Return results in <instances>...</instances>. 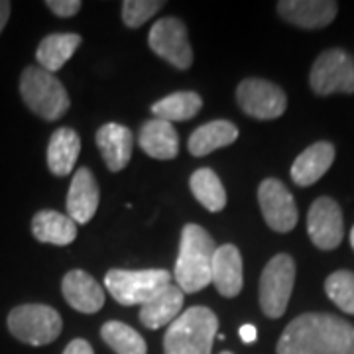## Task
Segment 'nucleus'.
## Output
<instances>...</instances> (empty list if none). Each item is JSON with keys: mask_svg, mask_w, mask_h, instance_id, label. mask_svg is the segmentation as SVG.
<instances>
[{"mask_svg": "<svg viewBox=\"0 0 354 354\" xmlns=\"http://www.w3.org/2000/svg\"><path fill=\"white\" fill-rule=\"evenodd\" d=\"M101 201L99 183L88 167H79L71 179V187L67 193V213L77 225H87L95 216Z\"/></svg>", "mask_w": 354, "mask_h": 354, "instance_id": "4468645a", "label": "nucleus"}, {"mask_svg": "<svg viewBox=\"0 0 354 354\" xmlns=\"http://www.w3.org/2000/svg\"><path fill=\"white\" fill-rule=\"evenodd\" d=\"M46 6L59 18H71L81 10L83 4L79 0H48Z\"/></svg>", "mask_w": 354, "mask_h": 354, "instance_id": "c756f323", "label": "nucleus"}, {"mask_svg": "<svg viewBox=\"0 0 354 354\" xmlns=\"http://www.w3.org/2000/svg\"><path fill=\"white\" fill-rule=\"evenodd\" d=\"M307 234L321 250H335L344 236V221L339 203L319 197L307 213Z\"/></svg>", "mask_w": 354, "mask_h": 354, "instance_id": "f8f14e48", "label": "nucleus"}, {"mask_svg": "<svg viewBox=\"0 0 354 354\" xmlns=\"http://www.w3.org/2000/svg\"><path fill=\"white\" fill-rule=\"evenodd\" d=\"M278 354H354V327L329 313H305L283 329Z\"/></svg>", "mask_w": 354, "mask_h": 354, "instance_id": "f257e3e1", "label": "nucleus"}, {"mask_svg": "<svg viewBox=\"0 0 354 354\" xmlns=\"http://www.w3.org/2000/svg\"><path fill=\"white\" fill-rule=\"evenodd\" d=\"M239 333H241L242 342H246V344L254 342L256 341V337H258V330H256V327H254V325H242Z\"/></svg>", "mask_w": 354, "mask_h": 354, "instance_id": "2f4dec72", "label": "nucleus"}, {"mask_svg": "<svg viewBox=\"0 0 354 354\" xmlns=\"http://www.w3.org/2000/svg\"><path fill=\"white\" fill-rule=\"evenodd\" d=\"M335 162V146L330 142H317L295 158L291 165V179L299 187H309L329 171Z\"/></svg>", "mask_w": 354, "mask_h": 354, "instance_id": "f3484780", "label": "nucleus"}, {"mask_svg": "<svg viewBox=\"0 0 354 354\" xmlns=\"http://www.w3.org/2000/svg\"><path fill=\"white\" fill-rule=\"evenodd\" d=\"M64 354H95V353H93V346H91L87 341H83V339H75V341H71L67 346H65Z\"/></svg>", "mask_w": 354, "mask_h": 354, "instance_id": "7c9ffc66", "label": "nucleus"}, {"mask_svg": "<svg viewBox=\"0 0 354 354\" xmlns=\"http://www.w3.org/2000/svg\"><path fill=\"white\" fill-rule=\"evenodd\" d=\"M32 234L44 244L67 246L77 239V223L57 211H39L32 218Z\"/></svg>", "mask_w": 354, "mask_h": 354, "instance_id": "4be33fe9", "label": "nucleus"}, {"mask_svg": "<svg viewBox=\"0 0 354 354\" xmlns=\"http://www.w3.org/2000/svg\"><path fill=\"white\" fill-rule=\"evenodd\" d=\"M102 341L106 342L116 354H146L148 346L138 330L128 327L120 321H109L101 329Z\"/></svg>", "mask_w": 354, "mask_h": 354, "instance_id": "bb28decb", "label": "nucleus"}, {"mask_svg": "<svg viewBox=\"0 0 354 354\" xmlns=\"http://www.w3.org/2000/svg\"><path fill=\"white\" fill-rule=\"evenodd\" d=\"M162 6H164L162 0H124L122 2V20L128 28H140L142 24H146Z\"/></svg>", "mask_w": 354, "mask_h": 354, "instance_id": "c85d7f7f", "label": "nucleus"}, {"mask_svg": "<svg viewBox=\"0 0 354 354\" xmlns=\"http://www.w3.org/2000/svg\"><path fill=\"white\" fill-rule=\"evenodd\" d=\"M81 152V138L71 128H57L48 146V167L53 176L65 177L75 167Z\"/></svg>", "mask_w": 354, "mask_h": 354, "instance_id": "412c9836", "label": "nucleus"}, {"mask_svg": "<svg viewBox=\"0 0 354 354\" xmlns=\"http://www.w3.org/2000/svg\"><path fill=\"white\" fill-rule=\"evenodd\" d=\"M150 50L171 64L176 69H189L193 64V50H191L187 28L181 20L167 16L158 20L148 34Z\"/></svg>", "mask_w": 354, "mask_h": 354, "instance_id": "1a4fd4ad", "label": "nucleus"}, {"mask_svg": "<svg viewBox=\"0 0 354 354\" xmlns=\"http://www.w3.org/2000/svg\"><path fill=\"white\" fill-rule=\"evenodd\" d=\"M8 330L20 342L30 346H44L53 342L64 329L62 315L50 307L41 304H26L14 307L8 313Z\"/></svg>", "mask_w": 354, "mask_h": 354, "instance_id": "39448f33", "label": "nucleus"}, {"mask_svg": "<svg viewBox=\"0 0 354 354\" xmlns=\"http://www.w3.org/2000/svg\"><path fill=\"white\" fill-rule=\"evenodd\" d=\"M295 283V262L290 254L274 256L260 276L258 299L266 317L279 319L290 304L291 291Z\"/></svg>", "mask_w": 354, "mask_h": 354, "instance_id": "0eeeda50", "label": "nucleus"}, {"mask_svg": "<svg viewBox=\"0 0 354 354\" xmlns=\"http://www.w3.org/2000/svg\"><path fill=\"white\" fill-rule=\"evenodd\" d=\"M236 101H239L242 113H246L252 118H258V120L279 118L288 109L286 93L278 85H274L266 79H258V77L241 81V85L236 88Z\"/></svg>", "mask_w": 354, "mask_h": 354, "instance_id": "9d476101", "label": "nucleus"}, {"mask_svg": "<svg viewBox=\"0 0 354 354\" xmlns=\"http://www.w3.org/2000/svg\"><path fill=\"white\" fill-rule=\"evenodd\" d=\"M339 4L333 0H281L278 14L290 24L304 30H321L335 20Z\"/></svg>", "mask_w": 354, "mask_h": 354, "instance_id": "ddd939ff", "label": "nucleus"}, {"mask_svg": "<svg viewBox=\"0 0 354 354\" xmlns=\"http://www.w3.org/2000/svg\"><path fill=\"white\" fill-rule=\"evenodd\" d=\"M10 8H12V4H10V2L0 0V34H2L4 26H6L8 18H10Z\"/></svg>", "mask_w": 354, "mask_h": 354, "instance_id": "473e14b6", "label": "nucleus"}, {"mask_svg": "<svg viewBox=\"0 0 354 354\" xmlns=\"http://www.w3.org/2000/svg\"><path fill=\"white\" fill-rule=\"evenodd\" d=\"M134 136L130 128L122 127L118 122L102 124L97 130V148L101 152L102 160L111 171H122L132 158Z\"/></svg>", "mask_w": 354, "mask_h": 354, "instance_id": "dca6fc26", "label": "nucleus"}, {"mask_svg": "<svg viewBox=\"0 0 354 354\" xmlns=\"http://www.w3.org/2000/svg\"><path fill=\"white\" fill-rule=\"evenodd\" d=\"M203 99L193 93V91H179V93H171L164 99L152 104V113L156 118H162L167 122L174 120H191L195 114L201 111Z\"/></svg>", "mask_w": 354, "mask_h": 354, "instance_id": "a878e982", "label": "nucleus"}, {"mask_svg": "<svg viewBox=\"0 0 354 354\" xmlns=\"http://www.w3.org/2000/svg\"><path fill=\"white\" fill-rule=\"evenodd\" d=\"M62 293L65 301L79 313H97L104 305L101 283L83 270H71L64 276Z\"/></svg>", "mask_w": 354, "mask_h": 354, "instance_id": "2eb2a0df", "label": "nucleus"}, {"mask_svg": "<svg viewBox=\"0 0 354 354\" xmlns=\"http://www.w3.org/2000/svg\"><path fill=\"white\" fill-rule=\"evenodd\" d=\"M189 185L195 199L201 203L207 211L218 213V211L225 209V205H227V191H225L221 179H218V176L213 169H209V167L197 169L191 176Z\"/></svg>", "mask_w": 354, "mask_h": 354, "instance_id": "393cba45", "label": "nucleus"}, {"mask_svg": "<svg viewBox=\"0 0 354 354\" xmlns=\"http://www.w3.org/2000/svg\"><path fill=\"white\" fill-rule=\"evenodd\" d=\"M215 242L199 225H185L179 242L174 278L183 293H197L213 281Z\"/></svg>", "mask_w": 354, "mask_h": 354, "instance_id": "f03ea898", "label": "nucleus"}, {"mask_svg": "<svg viewBox=\"0 0 354 354\" xmlns=\"http://www.w3.org/2000/svg\"><path fill=\"white\" fill-rule=\"evenodd\" d=\"M140 148L153 160H174L179 153V138L171 122L162 118L148 120L138 134Z\"/></svg>", "mask_w": 354, "mask_h": 354, "instance_id": "aec40b11", "label": "nucleus"}, {"mask_svg": "<svg viewBox=\"0 0 354 354\" xmlns=\"http://www.w3.org/2000/svg\"><path fill=\"white\" fill-rule=\"evenodd\" d=\"M258 203L268 227L276 232H290L297 225V205L290 189L276 179L268 177L258 187Z\"/></svg>", "mask_w": 354, "mask_h": 354, "instance_id": "9b49d317", "label": "nucleus"}, {"mask_svg": "<svg viewBox=\"0 0 354 354\" xmlns=\"http://www.w3.org/2000/svg\"><path fill=\"white\" fill-rule=\"evenodd\" d=\"M351 246H353V250H354V227L353 230H351Z\"/></svg>", "mask_w": 354, "mask_h": 354, "instance_id": "72a5a7b5", "label": "nucleus"}, {"mask_svg": "<svg viewBox=\"0 0 354 354\" xmlns=\"http://www.w3.org/2000/svg\"><path fill=\"white\" fill-rule=\"evenodd\" d=\"M309 85L315 95L327 97L335 93H354V59L344 50L323 51L309 73Z\"/></svg>", "mask_w": 354, "mask_h": 354, "instance_id": "6e6552de", "label": "nucleus"}, {"mask_svg": "<svg viewBox=\"0 0 354 354\" xmlns=\"http://www.w3.org/2000/svg\"><path fill=\"white\" fill-rule=\"evenodd\" d=\"M242 256L234 244H223L213 258V283L223 297H236L242 291Z\"/></svg>", "mask_w": 354, "mask_h": 354, "instance_id": "a211bd4d", "label": "nucleus"}, {"mask_svg": "<svg viewBox=\"0 0 354 354\" xmlns=\"http://www.w3.org/2000/svg\"><path fill=\"white\" fill-rule=\"evenodd\" d=\"M171 274L165 270H109L106 291L120 305H144L169 286Z\"/></svg>", "mask_w": 354, "mask_h": 354, "instance_id": "423d86ee", "label": "nucleus"}, {"mask_svg": "<svg viewBox=\"0 0 354 354\" xmlns=\"http://www.w3.org/2000/svg\"><path fill=\"white\" fill-rule=\"evenodd\" d=\"M20 95L26 106L44 120H57L69 111V95L57 77L41 67H26L20 75Z\"/></svg>", "mask_w": 354, "mask_h": 354, "instance_id": "20e7f679", "label": "nucleus"}, {"mask_svg": "<svg viewBox=\"0 0 354 354\" xmlns=\"http://www.w3.org/2000/svg\"><path fill=\"white\" fill-rule=\"evenodd\" d=\"M185 301V293L177 286H167L160 293H156L150 301L140 307V321L148 329H160V327H169L176 321L181 307Z\"/></svg>", "mask_w": 354, "mask_h": 354, "instance_id": "6ab92c4d", "label": "nucleus"}, {"mask_svg": "<svg viewBox=\"0 0 354 354\" xmlns=\"http://www.w3.org/2000/svg\"><path fill=\"white\" fill-rule=\"evenodd\" d=\"M221 354H232V353H221Z\"/></svg>", "mask_w": 354, "mask_h": 354, "instance_id": "f704fd0d", "label": "nucleus"}, {"mask_svg": "<svg viewBox=\"0 0 354 354\" xmlns=\"http://www.w3.org/2000/svg\"><path fill=\"white\" fill-rule=\"evenodd\" d=\"M325 291L339 309L348 315H354V272L348 270L333 272L325 281Z\"/></svg>", "mask_w": 354, "mask_h": 354, "instance_id": "cd10ccee", "label": "nucleus"}, {"mask_svg": "<svg viewBox=\"0 0 354 354\" xmlns=\"http://www.w3.org/2000/svg\"><path fill=\"white\" fill-rule=\"evenodd\" d=\"M81 46L79 34H50L39 41L36 59L41 69L46 71H59Z\"/></svg>", "mask_w": 354, "mask_h": 354, "instance_id": "b1692460", "label": "nucleus"}, {"mask_svg": "<svg viewBox=\"0 0 354 354\" xmlns=\"http://www.w3.org/2000/svg\"><path fill=\"white\" fill-rule=\"evenodd\" d=\"M216 327L218 319L209 307L185 309L165 330V354H211Z\"/></svg>", "mask_w": 354, "mask_h": 354, "instance_id": "7ed1b4c3", "label": "nucleus"}, {"mask_svg": "<svg viewBox=\"0 0 354 354\" xmlns=\"http://www.w3.org/2000/svg\"><path fill=\"white\" fill-rule=\"evenodd\" d=\"M236 138H239L236 124H232L228 120H213V122L199 127L191 134L187 148H189L191 156L203 158L218 148L230 146Z\"/></svg>", "mask_w": 354, "mask_h": 354, "instance_id": "5701e85b", "label": "nucleus"}]
</instances>
